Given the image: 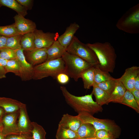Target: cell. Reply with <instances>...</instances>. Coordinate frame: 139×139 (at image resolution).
<instances>
[{
	"mask_svg": "<svg viewBox=\"0 0 139 139\" xmlns=\"http://www.w3.org/2000/svg\"><path fill=\"white\" fill-rule=\"evenodd\" d=\"M0 4L15 11L18 14L24 17L28 14L27 10L15 0H0Z\"/></svg>",
	"mask_w": 139,
	"mask_h": 139,
	"instance_id": "obj_21",
	"label": "cell"
},
{
	"mask_svg": "<svg viewBox=\"0 0 139 139\" xmlns=\"http://www.w3.org/2000/svg\"><path fill=\"white\" fill-rule=\"evenodd\" d=\"M19 113L18 126L19 131L21 133H31L32 122L29 118L26 104L22 103Z\"/></svg>",
	"mask_w": 139,
	"mask_h": 139,
	"instance_id": "obj_14",
	"label": "cell"
},
{
	"mask_svg": "<svg viewBox=\"0 0 139 139\" xmlns=\"http://www.w3.org/2000/svg\"><path fill=\"white\" fill-rule=\"evenodd\" d=\"M60 89L66 103L78 114L85 112L93 115L102 111V106L93 100L91 93L84 96H77L71 93L65 86H61Z\"/></svg>",
	"mask_w": 139,
	"mask_h": 139,
	"instance_id": "obj_1",
	"label": "cell"
},
{
	"mask_svg": "<svg viewBox=\"0 0 139 139\" xmlns=\"http://www.w3.org/2000/svg\"><path fill=\"white\" fill-rule=\"evenodd\" d=\"M35 48H46L50 47L58 36L57 33L45 32L42 30L36 29L33 32Z\"/></svg>",
	"mask_w": 139,
	"mask_h": 139,
	"instance_id": "obj_9",
	"label": "cell"
},
{
	"mask_svg": "<svg viewBox=\"0 0 139 139\" xmlns=\"http://www.w3.org/2000/svg\"><path fill=\"white\" fill-rule=\"evenodd\" d=\"M16 58L20 64V77L21 80L26 81L32 79L34 67L26 60L22 49L16 50Z\"/></svg>",
	"mask_w": 139,
	"mask_h": 139,
	"instance_id": "obj_10",
	"label": "cell"
},
{
	"mask_svg": "<svg viewBox=\"0 0 139 139\" xmlns=\"http://www.w3.org/2000/svg\"><path fill=\"white\" fill-rule=\"evenodd\" d=\"M77 115L83 123L91 124L96 131L100 129L106 130L111 133L116 139L119 138L121 134V128L113 120L96 118L93 115L85 112L81 113Z\"/></svg>",
	"mask_w": 139,
	"mask_h": 139,
	"instance_id": "obj_5",
	"label": "cell"
},
{
	"mask_svg": "<svg viewBox=\"0 0 139 139\" xmlns=\"http://www.w3.org/2000/svg\"><path fill=\"white\" fill-rule=\"evenodd\" d=\"M20 44L23 51H29L35 49L33 32H30L22 35Z\"/></svg>",
	"mask_w": 139,
	"mask_h": 139,
	"instance_id": "obj_24",
	"label": "cell"
},
{
	"mask_svg": "<svg viewBox=\"0 0 139 139\" xmlns=\"http://www.w3.org/2000/svg\"><path fill=\"white\" fill-rule=\"evenodd\" d=\"M22 103L11 98L0 97V107L6 113L19 112Z\"/></svg>",
	"mask_w": 139,
	"mask_h": 139,
	"instance_id": "obj_17",
	"label": "cell"
},
{
	"mask_svg": "<svg viewBox=\"0 0 139 139\" xmlns=\"http://www.w3.org/2000/svg\"><path fill=\"white\" fill-rule=\"evenodd\" d=\"M130 91L133 94L137 104L139 105V90L134 89Z\"/></svg>",
	"mask_w": 139,
	"mask_h": 139,
	"instance_id": "obj_40",
	"label": "cell"
},
{
	"mask_svg": "<svg viewBox=\"0 0 139 139\" xmlns=\"http://www.w3.org/2000/svg\"><path fill=\"white\" fill-rule=\"evenodd\" d=\"M79 139H99L95 137H94L91 138H79Z\"/></svg>",
	"mask_w": 139,
	"mask_h": 139,
	"instance_id": "obj_45",
	"label": "cell"
},
{
	"mask_svg": "<svg viewBox=\"0 0 139 139\" xmlns=\"http://www.w3.org/2000/svg\"><path fill=\"white\" fill-rule=\"evenodd\" d=\"M31 133L33 139H46V133L43 127L35 122H32Z\"/></svg>",
	"mask_w": 139,
	"mask_h": 139,
	"instance_id": "obj_29",
	"label": "cell"
},
{
	"mask_svg": "<svg viewBox=\"0 0 139 139\" xmlns=\"http://www.w3.org/2000/svg\"><path fill=\"white\" fill-rule=\"evenodd\" d=\"M1 58L9 60L17 58L16 50L4 48L0 50Z\"/></svg>",
	"mask_w": 139,
	"mask_h": 139,
	"instance_id": "obj_33",
	"label": "cell"
},
{
	"mask_svg": "<svg viewBox=\"0 0 139 139\" xmlns=\"http://www.w3.org/2000/svg\"><path fill=\"white\" fill-rule=\"evenodd\" d=\"M119 29L130 34L139 32V7L138 4L132 8L118 20L116 25Z\"/></svg>",
	"mask_w": 139,
	"mask_h": 139,
	"instance_id": "obj_7",
	"label": "cell"
},
{
	"mask_svg": "<svg viewBox=\"0 0 139 139\" xmlns=\"http://www.w3.org/2000/svg\"><path fill=\"white\" fill-rule=\"evenodd\" d=\"M91 93L95 98V102L100 106L108 105L110 95L99 88L96 86H93Z\"/></svg>",
	"mask_w": 139,
	"mask_h": 139,
	"instance_id": "obj_23",
	"label": "cell"
},
{
	"mask_svg": "<svg viewBox=\"0 0 139 139\" xmlns=\"http://www.w3.org/2000/svg\"><path fill=\"white\" fill-rule=\"evenodd\" d=\"M1 58L0 56V58Z\"/></svg>",
	"mask_w": 139,
	"mask_h": 139,
	"instance_id": "obj_48",
	"label": "cell"
},
{
	"mask_svg": "<svg viewBox=\"0 0 139 139\" xmlns=\"http://www.w3.org/2000/svg\"><path fill=\"white\" fill-rule=\"evenodd\" d=\"M7 62L5 59L0 58V79L6 77L5 67Z\"/></svg>",
	"mask_w": 139,
	"mask_h": 139,
	"instance_id": "obj_36",
	"label": "cell"
},
{
	"mask_svg": "<svg viewBox=\"0 0 139 139\" xmlns=\"http://www.w3.org/2000/svg\"><path fill=\"white\" fill-rule=\"evenodd\" d=\"M6 113L4 110L0 107V117H2Z\"/></svg>",
	"mask_w": 139,
	"mask_h": 139,
	"instance_id": "obj_42",
	"label": "cell"
},
{
	"mask_svg": "<svg viewBox=\"0 0 139 139\" xmlns=\"http://www.w3.org/2000/svg\"><path fill=\"white\" fill-rule=\"evenodd\" d=\"M56 79L59 83L62 84L67 83L69 80V77L64 73H61L58 74Z\"/></svg>",
	"mask_w": 139,
	"mask_h": 139,
	"instance_id": "obj_37",
	"label": "cell"
},
{
	"mask_svg": "<svg viewBox=\"0 0 139 139\" xmlns=\"http://www.w3.org/2000/svg\"><path fill=\"white\" fill-rule=\"evenodd\" d=\"M1 6H2V5H1L0 4V7H1Z\"/></svg>",
	"mask_w": 139,
	"mask_h": 139,
	"instance_id": "obj_47",
	"label": "cell"
},
{
	"mask_svg": "<svg viewBox=\"0 0 139 139\" xmlns=\"http://www.w3.org/2000/svg\"><path fill=\"white\" fill-rule=\"evenodd\" d=\"M134 89L139 90V74L137 76L135 79Z\"/></svg>",
	"mask_w": 139,
	"mask_h": 139,
	"instance_id": "obj_41",
	"label": "cell"
},
{
	"mask_svg": "<svg viewBox=\"0 0 139 139\" xmlns=\"http://www.w3.org/2000/svg\"><path fill=\"white\" fill-rule=\"evenodd\" d=\"M95 131L92 125L82 123L76 132L79 138H87L95 137Z\"/></svg>",
	"mask_w": 139,
	"mask_h": 139,
	"instance_id": "obj_20",
	"label": "cell"
},
{
	"mask_svg": "<svg viewBox=\"0 0 139 139\" xmlns=\"http://www.w3.org/2000/svg\"><path fill=\"white\" fill-rule=\"evenodd\" d=\"M5 137L2 133H0V139H4Z\"/></svg>",
	"mask_w": 139,
	"mask_h": 139,
	"instance_id": "obj_44",
	"label": "cell"
},
{
	"mask_svg": "<svg viewBox=\"0 0 139 139\" xmlns=\"http://www.w3.org/2000/svg\"><path fill=\"white\" fill-rule=\"evenodd\" d=\"M139 74V67L133 66L126 69L123 74L118 79L127 90L131 91L134 89L135 79Z\"/></svg>",
	"mask_w": 139,
	"mask_h": 139,
	"instance_id": "obj_11",
	"label": "cell"
},
{
	"mask_svg": "<svg viewBox=\"0 0 139 139\" xmlns=\"http://www.w3.org/2000/svg\"><path fill=\"white\" fill-rule=\"evenodd\" d=\"M118 80V79L113 78L109 80L98 84H94L93 86H97L110 95L114 90Z\"/></svg>",
	"mask_w": 139,
	"mask_h": 139,
	"instance_id": "obj_27",
	"label": "cell"
},
{
	"mask_svg": "<svg viewBox=\"0 0 139 139\" xmlns=\"http://www.w3.org/2000/svg\"><path fill=\"white\" fill-rule=\"evenodd\" d=\"M14 23L20 34L33 32L36 29L35 22L31 20L26 19L21 15L16 14L14 17Z\"/></svg>",
	"mask_w": 139,
	"mask_h": 139,
	"instance_id": "obj_12",
	"label": "cell"
},
{
	"mask_svg": "<svg viewBox=\"0 0 139 139\" xmlns=\"http://www.w3.org/2000/svg\"><path fill=\"white\" fill-rule=\"evenodd\" d=\"M94 69L95 67L92 66L86 70L81 74L80 78L82 79L85 89H89L94 84Z\"/></svg>",
	"mask_w": 139,
	"mask_h": 139,
	"instance_id": "obj_22",
	"label": "cell"
},
{
	"mask_svg": "<svg viewBox=\"0 0 139 139\" xmlns=\"http://www.w3.org/2000/svg\"><path fill=\"white\" fill-rule=\"evenodd\" d=\"M95 136L96 137L99 139H103L108 137H113L115 138L114 136L111 133L104 129L96 131Z\"/></svg>",
	"mask_w": 139,
	"mask_h": 139,
	"instance_id": "obj_35",
	"label": "cell"
},
{
	"mask_svg": "<svg viewBox=\"0 0 139 139\" xmlns=\"http://www.w3.org/2000/svg\"><path fill=\"white\" fill-rule=\"evenodd\" d=\"M65 64L62 58L47 60L34 67L32 79L39 80L48 76L56 79L59 74L64 73Z\"/></svg>",
	"mask_w": 139,
	"mask_h": 139,
	"instance_id": "obj_3",
	"label": "cell"
},
{
	"mask_svg": "<svg viewBox=\"0 0 139 139\" xmlns=\"http://www.w3.org/2000/svg\"><path fill=\"white\" fill-rule=\"evenodd\" d=\"M20 5L27 10H31L32 7L33 1L32 0H16Z\"/></svg>",
	"mask_w": 139,
	"mask_h": 139,
	"instance_id": "obj_38",
	"label": "cell"
},
{
	"mask_svg": "<svg viewBox=\"0 0 139 139\" xmlns=\"http://www.w3.org/2000/svg\"><path fill=\"white\" fill-rule=\"evenodd\" d=\"M66 49L56 40L47 49V58L46 61L62 58Z\"/></svg>",
	"mask_w": 139,
	"mask_h": 139,
	"instance_id": "obj_18",
	"label": "cell"
},
{
	"mask_svg": "<svg viewBox=\"0 0 139 139\" xmlns=\"http://www.w3.org/2000/svg\"><path fill=\"white\" fill-rule=\"evenodd\" d=\"M55 137L56 139H79V138L76 132L58 126Z\"/></svg>",
	"mask_w": 139,
	"mask_h": 139,
	"instance_id": "obj_25",
	"label": "cell"
},
{
	"mask_svg": "<svg viewBox=\"0 0 139 139\" xmlns=\"http://www.w3.org/2000/svg\"><path fill=\"white\" fill-rule=\"evenodd\" d=\"M2 117H0V133H2L3 129V126L2 122Z\"/></svg>",
	"mask_w": 139,
	"mask_h": 139,
	"instance_id": "obj_43",
	"label": "cell"
},
{
	"mask_svg": "<svg viewBox=\"0 0 139 139\" xmlns=\"http://www.w3.org/2000/svg\"><path fill=\"white\" fill-rule=\"evenodd\" d=\"M19 34L14 23L4 26H0V35L7 37Z\"/></svg>",
	"mask_w": 139,
	"mask_h": 139,
	"instance_id": "obj_32",
	"label": "cell"
},
{
	"mask_svg": "<svg viewBox=\"0 0 139 139\" xmlns=\"http://www.w3.org/2000/svg\"><path fill=\"white\" fill-rule=\"evenodd\" d=\"M22 36V35L18 34L8 37L6 45L4 48H8L14 50L21 48L20 42Z\"/></svg>",
	"mask_w": 139,
	"mask_h": 139,
	"instance_id": "obj_30",
	"label": "cell"
},
{
	"mask_svg": "<svg viewBox=\"0 0 139 139\" xmlns=\"http://www.w3.org/2000/svg\"><path fill=\"white\" fill-rule=\"evenodd\" d=\"M19 113V112L6 113L3 116L2 119L3 127L2 133L5 136L21 133L19 131L18 126Z\"/></svg>",
	"mask_w": 139,
	"mask_h": 139,
	"instance_id": "obj_8",
	"label": "cell"
},
{
	"mask_svg": "<svg viewBox=\"0 0 139 139\" xmlns=\"http://www.w3.org/2000/svg\"><path fill=\"white\" fill-rule=\"evenodd\" d=\"M79 28V25L76 23H71L66 28L64 32L58 37L57 40L66 50L71 43L74 34Z\"/></svg>",
	"mask_w": 139,
	"mask_h": 139,
	"instance_id": "obj_15",
	"label": "cell"
},
{
	"mask_svg": "<svg viewBox=\"0 0 139 139\" xmlns=\"http://www.w3.org/2000/svg\"><path fill=\"white\" fill-rule=\"evenodd\" d=\"M120 103L128 106L134 109L137 113H139V105L131 92L127 90L123 99Z\"/></svg>",
	"mask_w": 139,
	"mask_h": 139,
	"instance_id": "obj_26",
	"label": "cell"
},
{
	"mask_svg": "<svg viewBox=\"0 0 139 139\" xmlns=\"http://www.w3.org/2000/svg\"><path fill=\"white\" fill-rule=\"evenodd\" d=\"M66 51L81 58L95 68H96L99 64L97 57L93 51L86 44L82 42L75 36Z\"/></svg>",
	"mask_w": 139,
	"mask_h": 139,
	"instance_id": "obj_6",
	"label": "cell"
},
{
	"mask_svg": "<svg viewBox=\"0 0 139 139\" xmlns=\"http://www.w3.org/2000/svg\"><path fill=\"white\" fill-rule=\"evenodd\" d=\"M4 139H33L31 133H21L20 134H12L5 136Z\"/></svg>",
	"mask_w": 139,
	"mask_h": 139,
	"instance_id": "obj_34",
	"label": "cell"
},
{
	"mask_svg": "<svg viewBox=\"0 0 139 139\" xmlns=\"http://www.w3.org/2000/svg\"><path fill=\"white\" fill-rule=\"evenodd\" d=\"M7 38L0 35V50L4 48L5 46Z\"/></svg>",
	"mask_w": 139,
	"mask_h": 139,
	"instance_id": "obj_39",
	"label": "cell"
},
{
	"mask_svg": "<svg viewBox=\"0 0 139 139\" xmlns=\"http://www.w3.org/2000/svg\"><path fill=\"white\" fill-rule=\"evenodd\" d=\"M87 46L95 54L99 64L96 68L110 73L114 72L117 55L114 48L108 42L88 43Z\"/></svg>",
	"mask_w": 139,
	"mask_h": 139,
	"instance_id": "obj_2",
	"label": "cell"
},
{
	"mask_svg": "<svg viewBox=\"0 0 139 139\" xmlns=\"http://www.w3.org/2000/svg\"><path fill=\"white\" fill-rule=\"evenodd\" d=\"M113 78L109 72L95 68L94 71V84H98L109 80Z\"/></svg>",
	"mask_w": 139,
	"mask_h": 139,
	"instance_id": "obj_28",
	"label": "cell"
},
{
	"mask_svg": "<svg viewBox=\"0 0 139 139\" xmlns=\"http://www.w3.org/2000/svg\"><path fill=\"white\" fill-rule=\"evenodd\" d=\"M24 54L27 61L33 67L45 62L47 58L46 48H35Z\"/></svg>",
	"mask_w": 139,
	"mask_h": 139,
	"instance_id": "obj_13",
	"label": "cell"
},
{
	"mask_svg": "<svg viewBox=\"0 0 139 139\" xmlns=\"http://www.w3.org/2000/svg\"><path fill=\"white\" fill-rule=\"evenodd\" d=\"M62 58L64 63V73L76 82L84 71L92 66L81 58L66 51Z\"/></svg>",
	"mask_w": 139,
	"mask_h": 139,
	"instance_id": "obj_4",
	"label": "cell"
},
{
	"mask_svg": "<svg viewBox=\"0 0 139 139\" xmlns=\"http://www.w3.org/2000/svg\"><path fill=\"white\" fill-rule=\"evenodd\" d=\"M103 139H116L113 137H108Z\"/></svg>",
	"mask_w": 139,
	"mask_h": 139,
	"instance_id": "obj_46",
	"label": "cell"
},
{
	"mask_svg": "<svg viewBox=\"0 0 139 139\" xmlns=\"http://www.w3.org/2000/svg\"><path fill=\"white\" fill-rule=\"evenodd\" d=\"M6 73L12 72L20 77V67L19 62L17 58L7 60L5 67Z\"/></svg>",
	"mask_w": 139,
	"mask_h": 139,
	"instance_id": "obj_31",
	"label": "cell"
},
{
	"mask_svg": "<svg viewBox=\"0 0 139 139\" xmlns=\"http://www.w3.org/2000/svg\"><path fill=\"white\" fill-rule=\"evenodd\" d=\"M116 86L113 92L110 95L108 103L112 102L120 103L122 102L125 92L127 90L124 86L118 79Z\"/></svg>",
	"mask_w": 139,
	"mask_h": 139,
	"instance_id": "obj_19",
	"label": "cell"
},
{
	"mask_svg": "<svg viewBox=\"0 0 139 139\" xmlns=\"http://www.w3.org/2000/svg\"><path fill=\"white\" fill-rule=\"evenodd\" d=\"M82 123L78 115L73 116L67 113L63 115L58 126L76 132Z\"/></svg>",
	"mask_w": 139,
	"mask_h": 139,
	"instance_id": "obj_16",
	"label": "cell"
}]
</instances>
